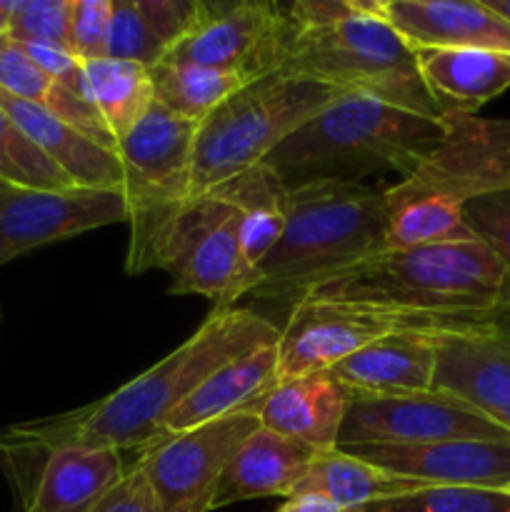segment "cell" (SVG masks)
<instances>
[{"label":"cell","instance_id":"20","mask_svg":"<svg viewBox=\"0 0 510 512\" xmlns=\"http://www.w3.org/2000/svg\"><path fill=\"white\" fill-rule=\"evenodd\" d=\"M353 393L328 373L275 383L258 403L260 428L295 440L315 453L338 448L340 428Z\"/></svg>","mask_w":510,"mask_h":512},{"label":"cell","instance_id":"5","mask_svg":"<svg viewBox=\"0 0 510 512\" xmlns=\"http://www.w3.org/2000/svg\"><path fill=\"white\" fill-rule=\"evenodd\" d=\"M445 138L385 193L388 250L473 240L465 203L510 188V120L445 115Z\"/></svg>","mask_w":510,"mask_h":512},{"label":"cell","instance_id":"40","mask_svg":"<svg viewBox=\"0 0 510 512\" xmlns=\"http://www.w3.org/2000/svg\"><path fill=\"white\" fill-rule=\"evenodd\" d=\"M8 15H10L8 0H0V43L8 40Z\"/></svg>","mask_w":510,"mask_h":512},{"label":"cell","instance_id":"21","mask_svg":"<svg viewBox=\"0 0 510 512\" xmlns=\"http://www.w3.org/2000/svg\"><path fill=\"white\" fill-rule=\"evenodd\" d=\"M0 108L8 118L63 170L75 188L118 190L123 193V165L115 150L95 143L73 125L63 123L40 105L13 98L0 90Z\"/></svg>","mask_w":510,"mask_h":512},{"label":"cell","instance_id":"6","mask_svg":"<svg viewBox=\"0 0 510 512\" xmlns=\"http://www.w3.org/2000/svg\"><path fill=\"white\" fill-rule=\"evenodd\" d=\"M505 265L483 240L385 250L333 278L305 298L358 300L443 318H505L500 313Z\"/></svg>","mask_w":510,"mask_h":512},{"label":"cell","instance_id":"30","mask_svg":"<svg viewBox=\"0 0 510 512\" xmlns=\"http://www.w3.org/2000/svg\"><path fill=\"white\" fill-rule=\"evenodd\" d=\"M360 512H510V493L430 485V488L370 503Z\"/></svg>","mask_w":510,"mask_h":512},{"label":"cell","instance_id":"37","mask_svg":"<svg viewBox=\"0 0 510 512\" xmlns=\"http://www.w3.org/2000/svg\"><path fill=\"white\" fill-rule=\"evenodd\" d=\"M95 512H163L158 500H155L153 490H150L148 480H145L143 470L133 463H128L123 480L110 490L98 505Z\"/></svg>","mask_w":510,"mask_h":512},{"label":"cell","instance_id":"10","mask_svg":"<svg viewBox=\"0 0 510 512\" xmlns=\"http://www.w3.org/2000/svg\"><path fill=\"white\" fill-rule=\"evenodd\" d=\"M155 268L170 275V295H203L213 310L248 298L258 273L245 263L240 215L215 195L188 200L160 235Z\"/></svg>","mask_w":510,"mask_h":512},{"label":"cell","instance_id":"32","mask_svg":"<svg viewBox=\"0 0 510 512\" xmlns=\"http://www.w3.org/2000/svg\"><path fill=\"white\" fill-rule=\"evenodd\" d=\"M463 220L470 233L483 240L505 265V288L500 313L510 315V188L493 190L465 203Z\"/></svg>","mask_w":510,"mask_h":512},{"label":"cell","instance_id":"11","mask_svg":"<svg viewBox=\"0 0 510 512\" xmlns=\"http://www.w3.org/2000/svg\"><path fill=\"white\" fill-rule=\"evenodd\" d=\"M258 428L255 405L185 433L160 435L138 450L135 465L163 512H210L225 465Z\"/></svg>","mask_w":510,"mask_h":512},{"label":"cell","instance_id":"18","mask_svg":"<svg viewBox=\"0 0 510 512\" xmlns=\"http://www.w3.org/2000/svg\"><path fill=\"white\" fill-rule=\"evenodd\" d=\"M373 5L413 50L510 53V25L483 0H373Z\"/></svg>","mask_w":510,"mask_h":512},{"label":"cell","instance_id":"15","mask_svg":"<svg viewBox=\"0 0 510 512\" xmlns=\"http://www.w3.org/2000/svg\"><path fill=\"white\" fill-rule=\"evenodd\" d=\"M340 450V448H338ZM343 453L385 473L450 488L510 490V440H445L428 445H358Z\"/></svg>","mask_w":510,"mask_h":512},{"label":"cell","instance_id":"31","mask_svg":"<svg viewBox=\"0 0 510 512\" xmlns=\"http://www.w3.org/2000/svg\"><path fill=\"white\" fill-rule=\"evenodd\" d=\"M170 48L140 10L138 0H113L108 33V58L128 60L153 70L168 58Z\"/></svg>","mask_w":510,"mask_h":512},{"label":"cell","instance_id":"19","mask_svg":"<svg viewBox=\"0 0 510 512\" xmlns=\"http://www.w3.org/2000/svg\"><path fill=\"white\" fill-rule=\"evenodd\" d=\"M440 333H395L365 345L328 370L333 380L358 395L395 398L430 393L438 370Z\"/></svg>","mask_w":510,"mask_h":512},{"label":"cell","instance_id":"22","mask_svg":"<svg viewBox=\"0 0 510 512\" xmlns=\"http://www.w3.org/2000/svg\"><path fill=\"white\" fill-rule=\"evenodd\" d=\"M315 450L258 428L228 460L215 493V508L255 498H290L315 460Z\"/></svg>","mask_w":510,"mask_h":512},{"label":"cell","instance_id":"1","mask_svg":"<svg viewBox=\"0 0 510 512\" xmlns=\"http://www.w3.org/2000/svg\"><path fill=\"white\" fill-rule=\"evenodd\" d=\"M280 328L248 308L213 310L203 325L168 358L155 363L105 395L103 400L73 413L15 425L0 433V458L8 470L23 468L55 448L140 450L153 443L168 415L230 360L263 345L278 343Z\"/></svg>","mask_w":510,"mask_h":512},{"label":"cell","instance_id":"38","mask_svg":"<svg viewBox=\"0 0 510 512\" xmlns=\"http://www.w3.org/2000/svg\"><path fill=\"white\" fill-rule=\"evenodd\" d=\"M278 512H343V510H340L335 503H330L328 498L300 493V495H290Z\"/></svg>","mask_w":510,"mask_h":512},{"label":"cell","instance_id":"4","mask_svg":"<svg viewBox=\"0 0 510 512\" xmlns=\"http://www.w3.org/2000/svg\"><path fill=\"white\" fill-rule=\"evenodd\" d=\"M388 250L383 190L320 183L288 190V220L260 263L250 300L293 310L323 280Z\"/></svg>","mask_w":510,"mask_h":512},{"label":"cell","instance_id":"36","mask_svg":"<svg viewBox=\"0 0 510 512\" xmlns=\"http://www.w3.org/2000/svg\"><path fill=\"white\" fill-rule=\"evenodd\" d=\"M28 58L48 75L53 83L63 85L70 93L78 98L88 100L85 95V75H83V60L75 58L65 45H48V43H30L23 45Z\"/></svg>","mask_w":510,"mask_h":512},{"label":"cell","instance_id":"24","mask_svg":"<svg viewBox=\"0 0 510 512\" xmlns=\"http://www.w3.org/2000/svg\"><path fill=\"white\" fill-rule=\"evenodd\" d=\"M420 78L443 115H475L510 88V53L415 50Z\"/></svg>","mask_w":510,"mask_h":512},{"label":"cell","instance_id":"23","mask_svg":"<svg viewBox=\"0 0 510 512\" xmlns=\"http://www.w3.org/2000/svg\"><path fill=\"white\" fill-rule=\"evenodd\" d=\"M278 375V343L263 345L243 358L230 360L203 380L173 413L168 415L160 435L185 433L205 423L255 408L265 393L275 388ZM158 435V438H160Z\"/></svg>","mask_w":510,"mask_h":512},{"label":"cell","instance_id":"33","mask_svg":"<svg viewBox=\"0 0 510 512\" xmlns=\"http://www.w3.org/2000/svg\"><path fill=\"white\" fill-rule=\"evenodd\" d=\"M8 40L68 48L70 0H8Z\"/></svg>","mask_w":510,"mask_h":512},{"label":"cell","instance_id":"39","mask_svg":"<svg viewBox=\"0 0 510 512\" xmlns=\"http://www.w3.org/2000/svg\"><path fill=\"white\" fill-rule=\"evenodd\" d=\"M485 5H488L490 10H493L495 15H500V18L505 20V23L510 25V0H483Z\"/></svg>","mask_w":510,"mask_h":512},{"label":"cell","instance_id":"27","mask_svg":"<svg viewBox=\"0 0 510 512\" xmlns=\"http://www.w3.org/2000/svg\"><path fill=\"white\" fill-rule=\"evenodd\" d=\"M85 95L118 143L155 103L150 70L138 63L100 58L83 63Z\"/></svg>","mask_w":510,"mask_h":512},{"label":"cell","instance_id":"17","mask_svg":"<svg viewBox=\"0 0 510 512\" xmlns=\"http://www.w3.org/2000/svg\"><path fill=\"white\" fill-rule=\"evenodd\" d=\"M125 470L118 450L55 448L8 473L23 512H95Z\"/></svg>","mask_w":510,"mask_h":512},{"label":"cell","instance_id":"2","mask_svg":"<svg viewBox=\"0 0 510 512\" xmlns=\"http://www.w3.org/2000/svg\"><path fill=\"white\" fill-rule=\"evenodd\" d=\"M283 13L288 35L278 73L443 118L420 78L415 50L375 13L373 0H295Z\"/></svg>","mask_w":510,"mask_h":512},{"label":"cell","instance_id":"42","mask_svg":"<svg viewBox=\"0 0 510 512\" xmlns=\"http://www.w3.org/2000/svg\"><path fill=\"white\" fill-rule=\"evenodd\" d=\"M508 493H510V490H508Z\"/></svg>","mask_w":510,"mask_h":512},{"label":"cell","instance_id":"26","mask_svg":"<svg viewBox=\"0 0 510 512\" xmlns=\"http://www.w3.org/2000/svg\"><path fill=\"white\" fill-rule=\"evenodd\" d=\"M420 488H430V485L385 473V470L335 448L315 455L308 473L300 480L293 495H320V498H328L330 503L338 505L343 512H360L370 503L413 493Z\"/></svg>","mask_w":510,"mask_h":512},{"label":"cell","instance_id":"16","mask_svg":"<svg viewBox=\"0 0 510 512\" xmlns=\"http://www.w3.org/2000/svg\"><path fill=\"white\" fill-rule=\"evenodd\" d=\"M433 390L460 398L510 433V330L505 323L440 333Z\"/></svg>","mask_w":510,"mask_h":512},{"label":"cell","instance_id":"7","mask_svg":"<svg viewBox=\"0 0 510 512\" xmlns=\"http://www.w3.org/2000/svg\"><path fill=\"white\" fill-rule=\"evenodd\" d=\"M343 95L330 85L273 70L250 80L200 120L193 140L188 200L260 165L290 133Z\"/></svg>","mask_w":510,"mask_h":512},{"label":"cell","instance_id":"35","mask_svg":"<svg viewBox=\"0 0 510 512\" xmlns=\"http://www.w3.org/2000/svg\"><path fill=\"white\" fill-rule=\"evenodd\" d=\"M55 85L58 83H53L28 58L23 45L13 43V40H3L0 43V90L3 93L45 108L50 103V98H53Z\"/></svg>","mask_w":510,"mask_h":512},{"label":"cell","instance_id":"25","mask_svg":"<svg viewBox=\"0 0 510 512\" xmlns=\"http://www.w3.org/2000/svg\"><path fill=\"white\" fill-rule=\"evenodd\" d=\"M208 195L233 205L240 215V245L245 263L258 273L260 263L278 245L288 220V188L265 163L225 180Z\"/></svg>","mask_w":510,"mask_h":512},{"label":"cell","instance_id":"28","mask_svg":"<svg viewBox=\"0 0 510 512\" xmlns=\"http://www.w3.org/2000/svg\"><path fill=\"white\" fill-rule=\"evenodd\" d=\"M155 103L185 120L208 118L225 98L243 88L245 80L238 75L220 73L195 63H160L150 70Z\"/></svg>","mask_w":510,"mask_h":512},{"label":"cell","instance_id":"14","mask_svg":"<svg viewBox=\"0 0 510 512\" xmlns=\"http://www.w3.org/2000/svg\"><path fill=\"white\" fill-rule=\"evenodd\" d=\"M113 223H128V205L118 190H35L0 183V265Z\"/></svg>","mask_w":510,"mask_h":512},{"label":"cell","instance_id":"13","mask_svg":"<svg viewBox=\"0 0 510 512\" xmlns=\"http://www.w3.org/2000/svg\"><path fill=\"white\" fill-rule=\"evenodd\" d=\"M285 35L283 5L273 0H200L198 23L163 63H195L250 83L278 68Z\"/></svg>","mask_w":510,"mask_h":512},{"label":"cell","instance_id":"12","mask_svg":"<svg viewBox=\"0 0 510 512\" xmlns=\"http://www.w3.org/2000/svg\"><path fill=\"white\" fill-rule=\"evenodd\" d=\"M445 440H498L510 433L470 408L460 398L440 390L418 395L373 398L353 393L340 428L338 448L358 445H428Z\"/></svg>","mask_w":510,"mask_h":512},{"label":"cell","instance_id":"3","mask_svg":"<svg viewBox=\"0 0 510 512\" xmlns=\"http://www.w3.org/2000/svg\"><path fill=\"white\" fill-rule=\"evenodd\" d=\"M443 118L413 113L360 93H343L290 133L263 160L288 190L335 180L360 183L368 175L408 178L445 138Z\"/></svg>","mask_w":510,"mask_h":512},{"label":"cell","instance_id":"9","mask_svg":"<svg viewBox=\"0 0 510 512\" xmlns=\"http://www.w3.org/2000/svg\"><path fill=\"white\" fill-rule=\"evenodd\" d=\"M495 323H505V318H443L358 300L303 298L290 310L285 328H280L275 380L285 383L303 375L328 373L365 345L395 333H455Z\"/></svg>","mask_w":510,"mask_h":512},{"label":"cell","instance_id":"8","mask_svg":"<svg viewBox=\"0 0 510 512\" xmlns=\"http://www.w3.org/2000/svg\"><path fill=\"white\" fill-rule=\"evenodd\" d=\"M198 123L153 103L138 125L118 140L130 245L125 273L155 268V250L170 220L188 203L193 140Z\"/></svg>","mask_w":510,"mask_h":512},{"label":"cell","instance_id":"29","mask_svg":"<svg viewBox=\"0 0 510 512\" xmlns=\"http://www.w3.org/2000/svg\"><path fill=\"white\" fill-rule=\"evenodd\" d=\"M0 183L35 190L75 188L63 170L50 163L48 155L8 118L0 108Z\"/></svg>","mask_w":510,"mask_h":512},{"label":"cell","instance_id":"34","mask_svg":"<svg viewBox=\"0 0 510 512\" xmlns=\"http://www.w3.org/2000/svg\"><path fill=\"white\" fill-rule=\"evenodd\" d=\"M113 0H70L68 50L83 63L108 58Z\"/></svg>","mask_w":510,"mask_h":512},{"label":"cell","instance_id":"41","mask_svg":"<svg viewBox=\"0 0 510 512\" xmlns=\"http://www.w3.org/2000/svg\"><path fill=\"white\" fill-rule=\"evenodd\" d=\"M505 328L510 330V315H508V318H505Z\"/></svg>","mask_w":510,"mask_h":512}]
</instances>
